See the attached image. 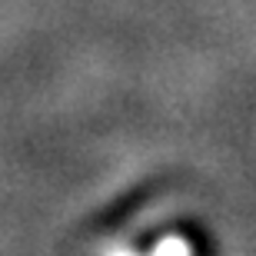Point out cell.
Returning <instances> with one entry per match:
<instances>
[{
  "label": "cell",
  "instance_id": "obj_1",
  "mask_svg": "<svg viewBox=\"0 0 256 256\" xmlns=\"http://www.w3.org/2000/svg\"><path fill=\"white\" fill-rule=\"evenodd\" d=\"M104 256H193V243L180 233H170V236H163L153 243L150 253H136V250H106Z\"/></svg>",
  "mask_w": 256,
  "mask_h": 256
}]
</instances>
